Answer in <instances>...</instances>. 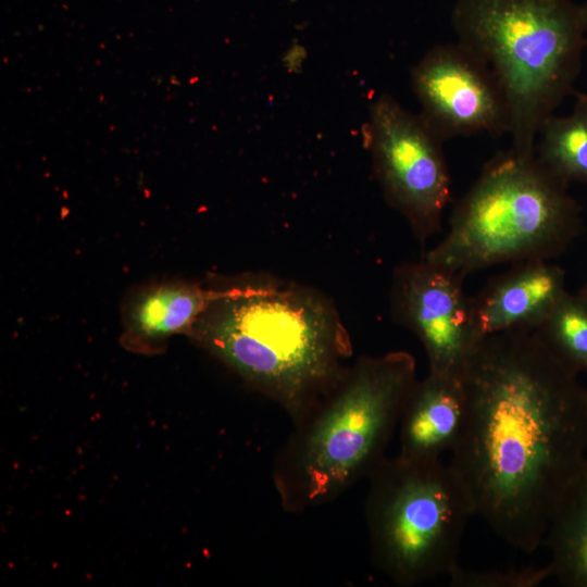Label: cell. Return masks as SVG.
<instances>
[{
	"mask_svg": "<svg viewBox=\"0 0 587 587\" xmlns=\"http://www.w3.org/2000/svg\"><path fill=\"white\" fill-rule=\"evenodd\" d=\"M461 378L466 416L449 464L475 515L530 553L587 467V389L537 329L479 339Z\"/></svg>",
	"mask_w": 587,
	"mask_h": 587,
	"instance_id": "obj_1",
	"label": "cell"
},
{
	"mask_svg": "<svg viewBox=\"0 0 587 587\" xmlns=\"http://www.w3.org/2000/svg\"><path fill=\"white\" fill-rule=\"evenodd\" d=\"M188 335L292 423L338 380L353 353L324 294L268 276L250 278L213 302Z\"/></svg>",
	"mask_w": 587,
	"mask_h": 587,
	"instance_id": "obj_2",
	"label": "cell"
},
{
	"mask_svg": "<svg viewBox=\"0 0 587 587\" xmlns=\"http://www.w3.org/2000/svg\"><path fill=\"white\" fill-rule=\"evenodd\" d=\"M416 363L405 351L363 355L297 422L272 480L282 508L303 513L335 501L386 458Z\"/></svg>",
	"mask_w": 587,
	"mask_h": 587,
	"instance_id": "obj_3",
	"label": "cell"
},
{
	"mask_svg": "<svg viewBox=\"0 0 587 587\" xmlns=\"http://www.w3.org/2000/svg\"><path fill=\"white\" fill-rule=\"evenodd\" d=\"M457 41L496 74L510 109L511 148L534 153L545 122L572 93L587 33L573 0H454Z\"/></svg>",
	"mask_w": 587,
	"mask_h": 587,
	"instance_id": "obj_4",
	"label": "cell"
},
{
	"mask_svg": "<svg viewBox=\"0 0 587 587\" xmlns=\"http://www.w3.org/2000/svg\"><path fill=\"white\" fill-rule=\"evenodd\" d=\"M569 185L536 152L498 153L458 201L447 234L424 259L464 278L497 264L559 257L582 228V209Z\"/></svg>",
	"mask_w": 587,
	"mask_h": 587,
	"instance_id": "obj_5",
	"label": "cell"
},
{
	"mask_svg": "<svg viewBox=\"0 0 587 587\" xmlns=\"http://www.w3.org/2000/svg\"><path fill=\"white\" fill-rule=\"evenodd\" d=\"M365 521L375 566L409 587L458 565L475 507L464 482L441 459L385 458L369 475Z\"/></svg>",
	"mask_w": 587,
	"mask_h": 587,
	"instance_id": "obj_6",
	"label": "cell"
},
{
	"mask_svg": "<svg viewBox=\"0 0 587 587\" xmlns=\"http://www.w3.org/2000/svg\"><path fill=\"white\" fill-rule=\"evenodd\" d=\"M374 174L387 203L407 221L424 247L441 229L451 195L444 141L420 114L380 95L364 127Z\"/></svg>",
	"mask_w": 587,
	"mask_h": 587,
	"instance_id": "obj_7",
	"label": "cell"
},
{
	"mask_svg": "<svg viewBox=\"0 0 587 587\" xmlns=\"http://www.w3.org/2000/svg\"><path fill=\"white\" fill-rule=\"evenodd\" d=\"M420 116L442 140L509 134L510 109L490 66L459 41L430 48L411 71Z\"/></svg>",
	"mask_w": 587,
	"mask_h": 587,
	"instance_id": "obj_8",
	"label": "cell"
},
{
	"mask_svg": "<svg viewBox=\"0 0 587 587\" xmlns=\"http://www.w3.org/2000/svg\"><path fill=\"white\" fill-rule=\"evenodd\" d=\"M463 277L424 258L394 271L389 304L392 319L421 341L430 373L462 377L479 338L472 297Z\"/></svg>",
	"mask_w": 587,
	"mask_h": 587,
	"instance_id": "obj_9",
	"label": "cell"
},
{
	"mask_svg": "<svg viewBox=\"0 0 587 587\" xmlns=\"http://www.w3.org/2000/svg\"><path fill=\"white\" fill-rule=\"evenodd\" d=\"M564 270L547 260L513 264L472 297L479 339L537 329L566 292Z\"/></svg>",
	"mask_w": 587,
	"mask_h": 587,
	"instance_id": "obj_10",
	"label": "cell"
},
{
	"mask_svg": "<svg viewBox=\"0 0 587 587\" xmlns=\"http://www.w3.org/2000/svg\"><path fill=\"white\" fill-rule=\"evenodd\" d=\"M465 416L462 378L428 372L416 379L404 402L398 425V455L414 461L439 460L457 446Z\"/></svg>",
	"mask_w": 587,
	"mask_h": 587,
	"instance_id": "obj_11",
	"label": "cell"
},
{
	"mask_svg": "<svg viewBox=\"0 0 587 587\" xmlns=\"http://www.w3.org/2000/svg\"><path fill=\"white\" fill-rule=\"evenodd\" d=\"M242 283L225 288L175 282L145 288L126 311V336L141 344L188 334L201 314L216 300L236 292Z\"/></svg>",
	"mask_w": 587,
	"mask_h": 587,
	"instance_id": "obj_12",
	"label": "cell"
},
{
	"mask_svg": "<svg viewBox=\"0 0 587 587\" xmlns=\"http://www.w3.org/2000/svg\"><path fill=\"white\" fill-rule=\"evenodd\" d=\"M550 551L551 577L569 587H587V467L557 503L542 540Z\"/></svg>",
	"mask_w": 587,
	"mask_h": 587,
	"instance_id": "obj_13",
	"label": "cell"
},
{
	"mask_svg": "<svg viewBox=\"0 0 587 587\" xmlns=\"http://www.w3.org/2000/svg\"><path fill=\"white\" fill-rule=\"evenodd\" d=\"M536 143L537 158L566 183H587V108L576 101L565 116H550Z\"/></svg>",
	"mask_w": 587,
	"mask_h": 587,
	"instance_id": "obj_14",
	"label": "cell"
},
{
	"mask_svg": "<svg viewBox=\"0 0 587 587\" xmlns=\"http://www.w3.org/2000/svg\"><path fill=\"white\" fill-rule=\"evenodd\" d=\"M537 332L564 365L587 375V295L566 291Z\"/></svg>",
	"mask_w": 587,
	"mask_h": 587,
	"instance_id": "obj_15",
	"label": "cell"
},
{
	"mask_svg": "<svg viewBox=\"0 0 587 587\" xmlns=\"http://www.w3.org/2000/svg\"><path fill=\"white\" fill-rule=\"evenodd\" d=\"M452 587H535L551 577L547 564L513 570H466L458 565L449 575Z\"/></svg>",
	"mask_w": 587,
	"mask_h": 587,
	"instance_id": "obj_16",
	"label": "cell"
},
{
	"mask_svg": "<svg viewBox=\"0 0 587 587\" xmlns=\"http://www.w3.org/2000/svg\"><path fill=\"white\" fill-rule=\"evenodd\" d=\"M576 101L580 102L587 108V93L584 92H577L576 93Z\"/></svg>",
	"mask_w": 587,
	"mask_h": 587,
	"instance_id": "obj_17",
	"label": "cell"
},
{
	"mask_svg": "<svg viewBox=\"0 0 587 587\" xmlns=\"http://www.w3.org/2000/svg\"><path fill=\"white\" fill-rule=\"evenodd\" d=\"M582 9H583L584 22H585V27H586V33H587V0H585V2L582 4Z\"/></svg>",
	"mask_w": 587,
	"mask_h": 587,
	"instance_id": "obj_18",
	"label": "cell"
},
{
	"mask_svg": "<svg viewBox=\"0 0 587 587\" xmlns=\"http://www.w3.org/2000/svg\"><path fill=\"white\" fill-rule=\"evenodd\" d=\"M580 291H583L585 295H587V282H586L585 285L582 287Z\"/></svg>",
	"mask_w": 587,
	"mask_h": 587,
	"instance_id": "obj_19",
	"label": "cell"
}]
</instances>
